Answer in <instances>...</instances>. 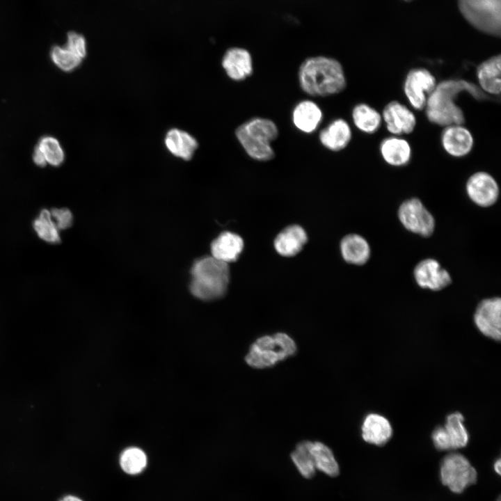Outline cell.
<instances>
[{
	"label": "cell",
	"instance_id": "83f0119b",
	"mask_svg": "<svg viewBox=\"0 0 501 501\" xmlns=\"http://www.w3.org/2000/svg\"><path fill=\"white\" fill-rule=\"evenodd\" d=\"M119 463L125 473L135 475L145 470L148 459L145 453L141 449L130 447L122 451L120 456Z\"/></svg>",
	"mask_w": 501,
	"mask_h": 501
},
{
	"label": "cell",
	"instance_id": "6da1fadb",
	"mask_svg": "<svg viewBox=\"0 0 501 501\" xmlns=\"http://www.w3.org/2000/svg\"><path fill=\"white\" fill-rule=\"evenodd\" d=\"M462 92L468 93L476 100H488L489 97L476 84L465 79H446L437 84L428 96L425 114L432 123L439 126L463 125L465 116L454 101Z\"/></svg>",
	"mask_w": 501,
	"mask_h": 501
},
{
	"label": "cell",
	"instance_id": "9a60e30c",
	"mask_svg": "<svg viewBox=\"0 0 501 501\" xmlns=\"http://www.w3.org/2000/svg\"><path fill=\"white\" fill-rule=\"evenodd\" d=\"M444 150L454 157L468 155L474 145V138L468 129L462 125L446 126L441 134Z\"/></svg>",
	"mask_w": 501,
	"mask_h": 501
},
{
	"label": "cell",
	"instance_id": "836d02e7",
	"mask_svg": "<svg viewBox=\"0 0 501 501\" xmlns=\"http://www.w3.org/2000/svg\"><path fill=\"white\" fill-rule=\"evenodd\" d=\"M50 212L52 219L59 230H65L71 226L73 217L68 209L54 208Z\"/></svg>",
	"mask_w": 501,
	"mask_h": 501
},
{
	"label": "cell",
	"instance_id": "d6a6232c",
	"mask_svg": "<svg viewBox=\"0 0 501 501\" xmlns=\"http://www.w3.org/2000/svg\"><path fill=\"white\" fill-rule=\"evenodd\" d=\"M65 47L81 59L86 56V39L82 35L74 31L67 33Z\"/></svg>",
	"mask_w": 501,
	"mask_h": 501
},
{
	"label": "cell",
	"instance_id": "f35d334b",
	"mask_svg": "<svg viewBox=\"0 0 501 501\" xmlns=\"http://www.w3.org/2000/svg\"><path fill=\"white\" fill-rule=\"evenodd\" d=\"M497 501H500V498H498V500Z\"/></svg>",
	"mask_w": 501,
	"mask_h": 501
},
{
	"label": "cell",
	"instance_id": "cb8c5ba5",
	"mask_svg": "<svg viewBox=\"0 0 501 501\" xmlns=\"http://www.w3.org/2000/svg\"><path fill=\"white\" fill-rule=\"evenodd\" d=\"M164 143L172 154L186 161L192 158L198 146L197 140L193 136L175 128L166 133Z\"/></svg>",
	"mask_w": 501,
	"mask_h": 501
},
{
	"label": "cell",
	"instance_id": "ffe728a7",
	"mask_svg": "<svg viewBox=\"0 0 501 501\" xmlns=\"http://www.w3.org/2000/svg\"><path fill=\"white\" fill-rule=\"evenodd\" d=\"M363 439L370 444L384 445L392 437V428L389 420L377 413H369L361 427Z\"/></svg>",
	"mask_w": 501,
	"mask_h": 501
},
{
	"label": "cell",
	"instance_id": "d4e9b609",
	"mask_svg": "<svg viewBox=\"0 0 501 501\" xmlns=\"http://www.w3.org/2000/svg\"><path fill=\"white\" fill-rule=\"evenodd\" d=\"M340 250L343 259L348 263L362 265L370 256V248L367 241L360 235L349 234L340 241Z\"/></svg>",
	"mask_w": 501,
	"mask_h": 501
},
{
	"label": "cell",
	"instance_id": "484cf974",
	"mask_svg": "<svg viewBox=\"0 0 501 501\" xmlns=\"http://www.w3.org/2000/svg\"><path fill=\"white\" fill-rule=\"evenodd\" d=\"M351 116L354 125L366 134L375 133L382 122L379 111L365 103L356 104L352 109Z\"/></svg>",
	"mask_w": 501,
	"mask_h": 501
},
{
	"label": "cell",
	"instance_id": "2e32d148",
	"mask_svg": "<svg viewBox=\"0 0 501 501\" xmlns=\"http://www.w3.org/2000/svg\"><path fill=\"white\" fill-rule=\"evenodd\" d=\"M221 64L228 77L234 81H244L253 72L251 54L244 48L234 47L227 49Z\"/></svg>",
	"mask_w": 501,
	"mask_h": 501
},
{
	"label": "cell",
	"instance_id": "4316f807",
	"mask_svg": "<svg viewBox=\"0 0 501 501\" xmlns=\"http://www.w3.org/2000/svg\"><path fill=\"white\" fill-rule=\"evenodd\" d=\"M309 447L316 469L331 476L339 474V466L332 450L321 442H309Z\"/></svg>",
	"mask_w": 501,
	"mask_h": 501
},
{
	"label": "cell",
	"instance_id": "8d00e7d4",
	"mask_svg": "<svg viewBox=\"0 0 501 501\" xmlns=\"http://www.w3.org/2000/svg\"><path fill=\"white\" fill-rule=\"evenodd\" d=\"M61 501H82V500L81 499L78 498L77 497L69 495V496L65 497Z\"/></svg>",
	"mask_w": 501,
	"mask_h": 501
},
{
	"label": "cell",
	"instance_id": "d590c367",
	"mask_svg": "<svg viewBox=\"0 0 501 501\" xmlns=\"http://www.w3.org/2000/svg\"><path fill=\"white\" fill-rule=\"evenodd\" d=\"M494 470L498 474L501 473V461L498 459L494 463Z\"/></svg>",
	"mask_w": 501,
	"mask_h": 501
},
{
	"label": "cell",
	"instance_id": "ba28073f",
	"mask_svg": "<svg viewBox=\"0 0 501 501\" xmlns=\"http://www.w3.org/2000/svg\"><path fill=\"white\" fill-rule=\"evenodd\" d=\"M463 415L459 412L448 415L444 426H438L431 434L435 447L440 451H451L464 447L469 434L463 424Z\"/></svg>",
	"mask_w": 501,
	"mask_h": 501
},
{
	"label": "cell",
	"instance_id": "3957f363",
	"mask_svg": "<svg viewBox=\"0 0 501 501\" xmlns=\"http://www.w3.org/2000/svg\"><path fill=\"white\" fill-rule=\"evenodd\" d=\"M191 272L190 290L196 298L212 301L225 294L230 280L228 264L212 256L205 257L194 262Z\"/></svg>",
	"mask_w": 501,
	"mask_h": 501
},
{
	"label": "cell",
	"instance_id": "4dcf8cb0",
	"mask_svg": "<svg viewBox=\"0 0 501 501\" xmlns=\"http://www.w3.org/2000/svg\"><path fill=\"white\" fill-rule=\"evenodd\" d=\"M38 147L42 151L47 163L53 166H59L65 159V154L58 141L49 136L40 138Z\"/></svg>",
	"mask_w": 501,
	"mask_h": 501
},
{
	"label": "cell",
	"instance_id": "7c38bea8",
	"mask_svg": "<svg viewBox=\"0 0 501 501\" xmlns=\"http://www.w3.org/2000/svg\"><path fill=\"white\" fill-rule=\"evenodd\" d=\"M470 199L481 207L493 205L499 196V186L494 177L484 171L472 174L466 185Z\"/></svg>",
	"mask_w": 501,
	"mask_h": 501
},
{
	"label": "cell",
	"instance_id": "8992f818",
	"mask_svg": "<svg viewBox=\"0 0 501 501\" xmlns=\"http://www.w3.org/2000/svg\"><path fill=\"white\" fill-rule=\"evenodd\" d=\"M463 18L479 32L500 37L501 0H456Z\"/></svg>",
	"mask_w": 501,
	"mask_h": 501
},
{
	"label": "cell",
	"instance_id": "e0dca14e",
	"mask_svg": "<svg viewBox=\"0 0 501 501\" xmlns=\"http://www.w3.org/2000/svg\"><path fill=\"white\" fill-rule=\"evenodd\" d=\"M351 137V129L349 123L342 118L331 121L319 134L321 144L333 152L344 150L350 143Z\"/></svg>",
	"mask_w": 501,
	"mask_h": 501
},
{
	"label": "cell",
	"instance_id": "44dd1931",
	"mask_svg": "<svg viewBox=\"0 0 501 501\" xmlns=\"http://www.w3.org/2000/svg\"><path fill=\"white\" fill-rule=\"evenodd\" d=\"M244 246L243 239L239 234L226 231L212 242L211 252L212 257L228 264L238 260Z\"/></svg>",
	"mask_w": 501,
	"mask_h": 501
},
{
	"label": "cell",
	"instance_id": "8fae6325",
	"mask_svg": "<svg viewBox=\"0 0 501 501\" xmlns=\"http://www.w3.org/2000/svg\"><path fill=\"white\" fill-rule=\"evenodd\" d=\"M501 299L499 297L486 299L477 305L474 322L485 336L496 341L501 337Z\"/></svg>",
	"mask_w": 501,
	"mask_h": 501
},
{
	"label": "cell",
	"instance_id": "7a4b0ae2",
	"mask_svg": "<svg viewBox=\"0 0 501 501\" xmlns=\"http://www.w3.org/2000/svg\"><path fill=\"white\" fill-rule=\"evenodd\" d=\"M301 88L313 97H326L343 91L347 80L341 63L331 57L317 56L306 58L298 72Z\"/></svg>",
	"mask_w": 501,
	"mask_h": 501
},
{
	"label": "cell",
	"instance_id": "9c48e42d",
	"mask_svg": "<svg viewBox=\"0 0 501 501\" xmlns=\"http://www.w3.org/2000/svg\"><path fill=\"white\" fill-rule=\"evenodd\" d=\"M398 217L403 226L415 234L429 237L434 232V218L417 198L408 199L401 204Z\"/></svg>",
	"mask_w": 501,
	"mask_h": 501
},
{
	"label": "cell",
	"instance_id": "ac0fdd59",
	"mask_svg": "<svg viewBox=\"0 0 501 501\" xmlns=\"http://www.w3.org/2000/svg\"><path fill=\"white\" fill-rule=\"evenodd\" d=\"M479 88L487 95H498L501 91L500 54L482 62L476 70Z\"/></svg>",
	"mask_w": 501,
	"mask_h": 501
},
{
	"label": "cell",
	"instance_id": "5bb4252c",
	"mask_svg": "<svg viewBox=\"0 0 501 501\" xmlns=\"http://www.w3.org/2000/svg\"><path fill=\"white\" fill-rule=\"evenodd\" d=\"M381 116L388 131L394 135L411 134L416 125L414 113L407 106L395 100L385 106Z\"/></svg>",
	"mask_w": 501,
	"mask_h": 501
},
{
	"label": "cell",
	"instance_id": "1f68e13d",
	"mask_svg": "<svg viewBox=\"0 0 501 501\" xmlns=\"http://www.w3.org/2000/svg\"><path fill=\"white\" fill-rule=\"evenodd\" d=\"M51 58L54 63L64 72L75 70L82 59L73 54L65 47L54 46L51 50Z\"/></svg>",
	"mask_w": 501,
	"mask_h": 501
},
{
	"label": "cell",
	"instance_id": "30bf717a",
	"mask_svg": "<svg viewBox=\"0 0 501 501\" xmlns=\"http://www.w3.org/2000/svg\"><path fill=\"white\" fill-rule=\"evenodd\" d=\"M435 77L425 68H413L406 74L404 92L410 104L416 110H422L436 86Z\"/></svg>",
	"mask_w": 501,
	"mask_h": 501
},
{
	"label": "cell",
	"instance_id": "52a82bcc",
	"mask_svg": "<svg viewBox=\"0 0 501 501\" xmlns=\"http://www.w3.org/2000/svg\"><path fill=\"white\" fill-rule=\"evenodd\" d=\"M440 472L443 484L455 493H462L477 479V471L470 461L456 452L450 453L443 459Z\"/></svg>",
	"mask_w": 501,
	"mask_h": 501
},
{
	"label": "cell",
	"instance_id": "d6986e66",
	"mask_svg": "<svg viewBox=\"0 0 501 501\" xmlns=\"http://www.w3.org/2000/svg\"><path fill=\"white\" fill-rule=\"evenodd\" d=\"M308 241L305 230L299 225L285 228L276 237L273 242L277 253L284 257L298 254Z\"/></svg>",
	"mask_w": 501,
	"mask_h": 501
},
{
	"label": "cell",
	"instance_id": "f546056e",
	"mask_svg": "<svg viewBox=\"0 0 501 501\" xmlns=\"http://www.w3.org/2000/svg\"><path fill=\"white\" fill-rule=\"evenodd\" d=\"M309 440H303L298 443L291 454L292 461L299 472L305 478H311L315 474V466L309 447Z\"/></svg>",
	"mask_w": 501,
	"mask_h": 501
},
{
	"label": "cell",
	"instance_id": "5b68a950",
	"mask_svg": "<svg viewBox=\"0 0 501 501\" xmlns=\"http://www.w3.org/2000/svg\"><path fill=\"white\" fill-rule=\"evenodd\" d=\"M296 351V343L290 336L276 333L257 338L250 345L245 360L251 367L262 369L275 365Z\"/></svg>",
	"mask_w": 501,
	"mask_h": 501
},
{
	"label": "cell",
	"instance_id": "7402d4cb",
	"mask_svg": "<svg viewBox=\"0 0 501 501\" xmlns=\"http://www.w3.org/2000/svg\"><path fill=\"white\" fill-rule=\"evenodd\" d=\"M323 118L322 111L319 106L310 100L299 102L294 108L292 120L294 125L299 131L311 134L320 125Z\"/></svg>",
	"mask_w": 501,
	"mask_h": 501
},
{
	"label": "cell",
	"instance_id": "e575fe53",
	"mask_svg": "<svg viewBox=\"0 0 501 501\" xmlns=\"http://www.w3.org/2000/svg\"><path fill=\"white\" fill-rule=\"evenodd\" d=\"M33 159L34 163L40 167H44L47 164L46 159L44 157V154H42V151L39 148L38 145H37L33 151Z\"/></svg>",
	"mask_w": 501,
	"mask_h": 501
},
{
	"label": "cell",
	"instance_id": "4fadbf2b",
	"mask_svg": "<svg viewBox=\"0 0 501 501\" xmlns=\"http://www.w3.org/2000/svg\"><path fill=\"white\" fill-rule=\"evenodd\" d=\"M413 275L420 287L433 291L441 290L452 283L447 271L443 269L438 261L431 258L420 261L415 266Z\"/></svg>",
	"mask_w": 501,
	"mask_h": 501
},
{
	"label": "cell",
	"instance_id": "74e56055",
	"mask_svg": "<svg viewBox=\"0 0 501 501\" xmlns=\"http://www.w3.org/2000/svg\"><path fill=\"white\" fill-rule=\"evenodd\" d=\"M402 1H405V2H411V1H414V0H402Z\"/></svg>",
	"mask_w": 501,
	"mask_h": 501
},
{
	"label": "cell",
	"instance_id": "f1b7e54d",
	"mask_svg": "<svg viewBox=\"0 0 501 501\" xmlns=\"http://www.w3.org/2000/svg\"><path fill=\"white\" fill-rule=\"evenodd\" d=\"M33 229L37 235L43 241L49 244L60 241V230L51 216L50 211L42 209L35 218L33 223Z\"/></svg>",
	"mask_w": 501,
	"mask_h": 501
},
{
	"label": "cell",
	"instance_id": "277c9868",
	"mask_svg": "<svg viewBox=\"0 0 501 501\" xmlns=\"http://www.w3.org/2000/svg\"><path fill=\"white\" fill-rule=\"evenodd\" d=\"M235 136L253 159L267 161L275 157L271 143L278 136V129L271 120L260 117L250 118L236 129Z\"/></svg>",
	"mask_w": 501,
	"mask_h": 501
},
{
	"label": "cell",
	"instance_id": "603a6c76",
	"mask_svg": "<svg viewBox=\"0 0 501 501\" xmlns=\"http://www.w3.org/2000/svg\"><path fill=\"white\" fill-rule=\"evenodd\" d=\"M379 149L383 159L392 166H406L411 159V147L406 140L401 138L390 136L384 138Z\"/></svg>",
	"mask_w": 501,
	"mask_h": 501
}]
</instances>
